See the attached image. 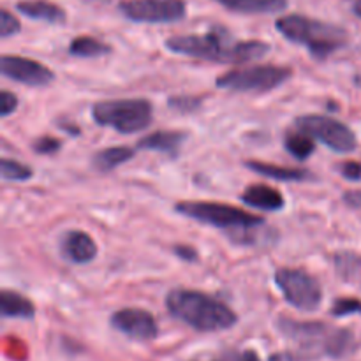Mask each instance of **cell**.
I'll use <instances>...</instances> for the list:
<instances>
[{
  "instance_id": "obj_1",
  "label": "cell",
  "mask_w": 361,
  "mask_h": 361,
  "mask_svg": "<svg viewBox=\"0 0 361 361\" xmlns=\"http://www.w3.org/2000/svg\"><path fill=\"white\" fill-rule=\"evenodd\" d=\"M166 48L176 55L217 63H245L259 60L270 51V44L257 39L235 41L222 28H212L204 34L175 35L166 41Z\"/></svg>"
},
{
  "instance_id": "obj_2",
  "label": "cell",
  "mask_w": 361,
  "mask_h": 361,
  "mask_svg": "<svg viewBox=\"0 0 361 361\" xmlns=\"http://www.w3.org/2000/svg\"><path fill=\"white\" fill-rule=\"evenodd\" d=\"M166 309L175 319L201 334L231 330L238 323V316L226 303L203 291L173 289L166 295Z\"/></svg>"
},
{
  "instance_id": "obj_3",
  "label": "cell",
  "mask_w": 361,
  "mask_h": 361,
  "mask_svg": "<svg viewBox=\"0 0 361 361\" xmlns=\"http://www.w3.org/2000/svg\"><path fill=\"white\" fill-rule=\"evenodd\" d=\"M279 334L296 342L302 351L312 358H344L355 348V335L344 328H335L321 321H295L289 317H279Z\"/></svg>"
},
{
  "instance_id": "obj_4",
  "label": "cell",
  "mask_w": 361,
  "mask_h": 361,
  "mask_svg": "<svg viewBox=\"0 0 361 361\" xmlns=\"http://www.w3.org/2000/svg\"><path fill=\"white\" fill-rule=\"evenodd\" d=\"M279 34L284 35L289 42L305 46L316 59H328L348 44V32L337 25L314 20L303 14H288L275 21Z\"/></svg>"
},
{
  "instance_id": "obj_5",
  "label": "cell",
  "mask_w": 361,
  "mask_h": 361,
  "mask_svg": "<svg viewBox=\"0 0 361 361\" xmlns=\"http://www.w3.org/2000/svg\"><path fill=\"white\" fill-rule=\"evenodd\" d=\"M92 118L97 126L120 134H136L154 120V106L148 99H109L92 106Z\"/></svg>"
},
{
  "instance_id": "obj_6",
  "label": "cell",
  "mask_w": 361,
  "mask_h": 361,
  "mask_svg": "<svg viewBox=\"0 0 361 361\" xmlns=\"http://www.w3.org/2000/svg\"><path fill=\"white\" fill-rule=\"evenodd\" d=\"M175 212L183 217L212 226V228L224 229L228 233L267 222L263 217L249 214L242 208L224 203H214V201H180L175 204Z\"/></svg>"
},
{
  "instance_id": "obj_7",
  "label": "cell",
  "mask_w": 361,
  "mask_h": 361,
  "mask_svg": "<svg viewBox=\"0 0 361 361\" xmlns=\"http://www.w3.org/2000/svg\"><path fill=\"white\" fill-rule=\"evenodd\" d=\"M293 78L291 67L284 66H254L233 69L221 74L215 81L217 88L233 92H254L264 94L282 87Z\"/></svg>"
},
{
  "instance_id": "obj_8",
  "label": "cell",
  "mask_w": 361,
  "mask_h": 361,
  "mask_svg": "<svg viewBox=\"0 0 361 361\" xmlns=\"http://www.w3.org/2000/svg\"><path fill=\"white\" fill-rule=\"evenodd\" d=\"M275 286L286 302L302 312H314L323 302L319 281L300 268H279L274 275Z\"/></svg>"
},
{
  "instance_id": "obj_9",
  "label": "cell",
  "mask_w": 361,
  "mask_h": 361,
  "mask_svg": "<svg viewBox=\"0 0 361 361\" xmlns=\"http://www.w3.org/2000/svg\"><path fill=\"white\" fill-rule=\"evenodd\" d=\"M295 129L303 130L337 154H351L358 148L355 130L344 122L326 115H302L295 120Z\"/></svg>"
},
{
  "instance_id": "obj_10",
  "label": "cell",
  "mask_w": 361,
  "mask_h": 361,
  "mask_svg": "<svg viewBox=\"0 0 361 361\" xmlns=\"http://www.w3.org/2000/svg\"><path fill=\"white\" fill-rule=\"evenodd\" d=\"M120 13L134 23H175L185 18V0H123Z\"/></svg>"
},
{
  "instance_id": "obj_11",
  "label": "cell",
  "mask_w": 361,
  "mask_h": 361,
  "mask_svg": "<svg viewBox=\"0 0 361 361\" xmlns=\"http://www.w3.org/2000/svg\"><path fill=\"white\" fill-rule=\"evenodd\" d=\"M109 324L113 330L136 342L155 341L159 335V324L154 314L137 307H126L113 312Z\"/></svg>"
},
{
  "instance_id": "obj_12",
  "label": "cell",
  "mask_w": 361,
  "mask_h": 361,
  "mask_svg": "<svg viewBox=\"0 0 361 361\" xmlns=\"http://www.w3.org/2000/svg\"><path fill=\"white\" fill-rule=\"evenodd\" d=\"M0 73L2 76L27 87H48L55 80V73L44 63L7 53L0 56Z\"/></svg>"
},
{
  "instance_id": "obj_13",
  "label": "cell",
  "mask_w": 361,
  "mask_h": 361,
  "mask_svg": "<svg viewBox=\"0 0 361 361\" xmlns=\"http://www.w3.org/2000/svg\"><path fill=\"white\" fill-rule=\"evenodd\" d=\"M60 254L73 264H88L97 257L99 249L88 233L73 229L63 233L60 238Z\"/></svg>"
},
{
  "instance_id": "obj_14",
  "label": "cell",
  "mask_w": 361,
  "mask_h": 361,
  "mask_svg": "<svg viewBox=\"0 0 361 361\" xmlns=\"http://www.w3.org/2000/svg\"><path fill=\"white\" fill-rule=\"evenodd\" d=\"M242 203L256 210H267V212H279L286 207V200L277 189L270 185H263V183H256V185H249L242 192Z\"/></svg>"
},
{
  "instance_id": "obj_15",
  "label": "cell",
  "mask_w": 361,
  "mask_h": 361,
  "mask_svg": "<svg viewBox=\"0 0 361 361\" xmlns=\"http://www.w3.org/2000/svg\"><path fill=\"white\" fill-rule=\"evenodd\" d=\"M185 140L187 133H182V130H157V133L148 134L143 140L137 141V148L176 157Z\"/></svg>"
},
{
  "instance_id": "obj_16",
  "label": "cell",
  "mask_w": 361,
  "mask_h": 361,
  "mask_svg": "<svg viewBox=\"0 0 361 361\" xmlns=\"http://www.w3.org/2000/svg\"><path fill=\"white\" fill-rule=\"evenodd\" d=\"M16 11L35 21L51 25H63L67 21L66 11L48 0H21L16 4Z\"/></svg>"
},
{
  "instance_id": "obj_17",
  "label": "cell",
  "mask_w": 361,
  "mask_h": 361,
  "mask_svg": "<svg viewBox=\"0 0 361 361\" xmlns=\"http://www.w3.org/2000/svg\"><path fill=\"white\" fill-rule=\"evenodd\" d=\"M245 168L250 171L257 173L261 176H267V178L277 180V182H288V183H296V182H307V180L312 178L310 171L303 168H282L277 164H268V162H259V161H247Z\"/></svg>"
},
{
  "instance_id": "obj_18",
  "label": "cell",
  "mask_w": 361,
  "mask_h": 361,
  "mask_svg": "<svg viewBox=\"0 0 361 361\" xmlns=\"http://www.w3.org/2000/svg\"><path fill=\"white\" fill-rule=\"evenodd\" d=\"M0 312L4 317H11V319L28 321L35 317V305L18 291L4 289L0 293Z\"/></svg>"
},
{
  "instance_id": "obj_19",
  "label": "cell",
  "mask_w": 361,
  "mask_h": 361,
  "mask_svg": "<svg viewBox=\"0 0 361 361\" xmlns=\"http://www.w3.org/2000/svg\"><path fill=\"white\" fill-rule=\"evenodd\" d=\"M222 7L242 14L281 13L288 7V0H215Z\"/></svg>"
},
{
  "instance_id": "obj_20",
  "label": "cell",
  "mask_w": 361,
  "mask_h": 361,
  "mask_svg": "<svg viewBox=\"0 0 361 361\" xmlns=\"http://www.w3.org/2000/svg\"><path fill=\"white\" fill-rule=\"evenodd\" d=\"M136 152L129 147H109L104 150H97L92 155V166H94L97 171L108 173L116 169L118 166L126 164L127 161L134 157Z\"/></svg>"
},
{
  "instance_id": "obj_21",
  "label": "cell",
  "mask_w": 361,
  "mask_h": 361,
  "mask_svg": "<svg viewBox=\"0 0 361 361\" xmlns=\"http://www.w3.org/2000/svg\"><path fill=\"white\" fill-rule=\"evenodd\" d=\"M67 51H69L71 56H78V59H99V56L109 55L113 48L108 42L101 41V39L90 37V35H80V37L71 41Z\"/></svg>"
},
{
  "instance_id": "obj_22",
  "label": "cell",
  "mask_w": 361,
  "mask_h": 361,
  "mask_svg": "<svg viewBox=\"0 0 361 361\" xmlns=\"http://www.w3.org/2000/svg\"><path fill=\"white\" fill-rule=\"evenodd\" d=\"M284 147L295 159L307 161L316 152V140L303 130L295 129V133L286 134Z\"/></svg>"
},
{
  "instance_id": "obj_23",
  "label": "cell",
  "mask_w": 361,
  "mask_h": 361,
  "mask_svg": "<svg viewBox=\"0 0 361 361\" xmlns=\"http://www.w3.org/2000/svg\"><path fill=\"white\" fill-rule=\"evenodd\" d=\"M0 176L6 182H28L34 176L30 166L18 162L14 159H2L0 161Z\"/></svg>"
},
{
  "instance_id": "obj_24",
  "label": "cell",
  "mask_w": 361,
  "mask_h": 361,
  "mask_svg": "<svg viewBox=\"0 0 361 361\" xmlns=\"http://www.w3.org/2000/svg\"><path fill=\"white\" fill-rule=\"evenodd\" d=\"M330 314L334 317H348L361 314V302L356 298H338L331 305Z\"/></svg>"
},
{
  "instance_id": "obj_25",
  "label": "cell",
  "mask_w": 361,
  "mask_h": 361,
  "mask_svg": "<svg viewBox=\"0 0 361 361\" xmlns=\"http://www.w3.org/2000/svg\"><path fill=\"white\" fill-rule=\"evenodd\" d=\"M20 20L7 9H2V13H0V37L9 39L13 35L20 34Z\"/></svg>"
},
{
  "instance_id": "obj_26",
  "label": "cell",
  "mask_w": 361,
  "mask_h": 361,
  "mask_svg": "<svg viewBox=\"0 0 361 361\" xmlns=\"http://www.w3.org/2000/svg\"><path fill=\"white\" fill-rule=\"evenodd\" d=\"M62 148V143H60L56 137L51 136H41L32 143V150L39 155H53Z\"/></svg>"
},
{
  "instance_id": "obj_27",
  "label": "cell",
  "mask_w": 361,
  "mask_h": 361,
  "mask_svg": "<svg viewBox=\"0 0 361 361\" xmlns=\"http://www.w3.org/2000/svg\"><path fill=\"white\" fill-rule=\"evenodd\" d=\"M168 104L171 106L175 111L180 113H192L200 108L201 101L200 99L192 97V95H176V97H171L168 101Z\"/></svg>"
},
{
  "instance_id": "obj_28",
  "label": "cell",
  "mask_w": 361,
  "mask_h": 361,
  "mask_svg": "<svg viewBox=\"0 0 361 361\" xmlns=\"http://www.w3.org/2000/svg\"><path fill=\"white\" fill-rule=\"evenodd\" d=\"M18 108V97L9 90L0 92V116L7 118L9 115H13Z\"/></svg>"
},
{
  "instance_id": "obj_29",
  "label": "cell",
  "mask_w": 361,
  "mask_h": 361,
  "mask_svg": "<svg viewBox=\"0 0 361 361\" xmlns=\"http://www.w3.org/2000/svg\"><path fill=\"white\" fill-rule=\"evenodd\" d=\"M316 358H312L310 355H307L305 351L298 349V351H281V353H274V355L268 358V361H314Z\"/></svg>"
},
{
  "instance_id": "obj_30",
  "label": "cell",
  "mask_w": 361,
  "mask_h": 361,
  "mask_svg": "<svg viewBox=\"0 0 361 361\" xmlns=\"http://www.w3.org/2000/svg\"><path fill=\"white\" fill-rule=\"evenodd\" d=\"M338 171L344 178H348L349 182H360L361 180V164L360 162L349 161V162H342L338 166Z\"/></svg>"
},
{
  "instance_id": "obj_31",
  "label": "cell",
  "mask_w": 361,
  "mask_h": 361,
  "mask_svg": "<svg viewBox=\"0 0 361 361\" xmlns=\"http://www.w3.org/2000/svg\"><path fill=\"white\" fill-rule=\"evenodd\" d=\"M173 252H175L180 259L187 261V263H194V261H197V250L189 245H175L173 247Z\"/></svg>"
},
{
  "instance_id": "obj_32",
  "label": "cell",
  "mask_w": 361,
  "mask_h": 361,
  "mask_svg": "<svg viewBox=\"0 0 361 361\" xmlns=\"http://www.w3.org/2000/svg\"><path fill=\"white\" fill-rule=\"evenodd\" d=\"M344 203L351 208L361 210V190H349L344 194Z\"/></svg>"
},
{
  "instance_id": "obj_33",
  "label": "cell",
  "mask_w": 361,
  "mask_h": 361,
  "mask_svg": "<svg viewBox=\"0 0 361 361\" xmlns=\"http://www.w3.org/2000/svg\"><path fill=\"white\" fill-rule=\"evenodd\" d=\"M235 361H263V360L259 358V355H257L254 349H245V351H242L238 356H236Z\"/></svg>"
},
{
  "instance_id": "obj_34",
  "label": "cell",
  "mask_w": 361,
  "mask_h": 361,
  "mask_svg": "<svg viewBox=\"0 0 361 361\" xmlns=\"http://www.w3.org/2000/svg\"><path fill=\"white\" fill-rule=\"evenodd\" d=\"M353 13H355L356 16H358L361 20V0H356L355 6H353Z\"/></svg>"
},
{
  "instance_id": "obj_35",
  "label": "cell",
  "mask_w": 361,
  "mask_h": 361,
  "mask_svg": "<svg viewBox=\"0 0 361 361\" xmlns=\"http://www.w3.org/2000/svg\"><path fill=\"white\" fill-rule=\"evenodd\" d=\"M353 81H355V85H356V87L361 88V73L356 74V76H355V80H353Z\"/></svg>"
}]
</instances>
